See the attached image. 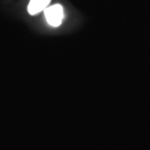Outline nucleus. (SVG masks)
Returning <instances> with one entry per match:
<instances>
[{
    "instance_id": "1",
    "label": "nucleus",
    "mask_w": 150,
    "mask_h": 150,
    "mask_svg": "<svg viewBox=\"0 0 150 150\" xmlns=\"http://www.w3.org/2000/svg\"><path fill=\"white\" fill-rule=\"evenodd\" d=\"M45 18L47 20V23L51 26H57L61 25L64 17V7L61 4H55L50 7H47L44 10Z\"/></svg>"
},
{
    "instance_id": "2",
    "label": "nucleus",
    "mask_w": 150,
    "mask_h": 150,
    "mask_svg": "<svg viewBox=\"0 0 150 150\" xmlns=\"http://www.w3.org/2000/svg\"><path fill=\"white\" fill-rule=\"evenodd\" d=\"M51 0H30L28 6V11L30 15H36L44 11L50 4Z\"/></svg>"
}]
</instances>
